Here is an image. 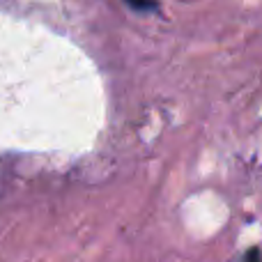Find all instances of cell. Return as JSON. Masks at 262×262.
I'll list each match as a JSON object with an SVG mask.
<instances>
[{"label": "cell", "instance_id": "6da1fadb", "mask_svg": "<svg viewBox=\"0 0 262 262\" xmlns=\"http://www.w3.org/2000/svg\"><path fill=\"white\" fill-rule=\"evenodd\" d=\"M136 9H154V0H127Z\"/></svg>", "mask_w": 262, "mask_h": 262}]
</instances>
